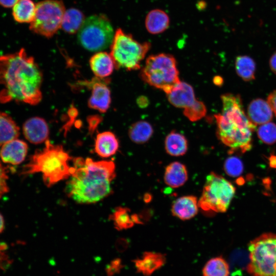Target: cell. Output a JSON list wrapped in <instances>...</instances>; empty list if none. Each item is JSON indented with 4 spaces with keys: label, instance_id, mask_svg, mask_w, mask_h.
Wrapping results in <instances>:
<instances>
[{
    "label": "cell",
    "instance_id": "obj_1",
    "mask_svg": "<svg viewBox=\"0 0 276 276\" xmlns=\"http://www.w3.org/2000/svg\"><path fill=\"white\" fill-rule=\"evenodd\" d=\"M42 82L39 67L24 49L0 56V84L4 86L0 91V102L36 105L42 99Z\"/></svg>",
    "mask_w": 276,
    "mask_h": 276
},
{
    "label": "cell",
    "instance_id": "obj_2",
    "mask_svg": "<svg viewBox=\"0 0 276 276\" xmlns=\"http://www.w3.org/2000/svg\"><path fill=\"white\" fill-rule=\"evenodd\" d=\"M74 170L66 182L65 192L76 202H97L110 194L111 182L116 176L113 162L94 161L78 157L73 159Z\"/></svg>",
    "mask_w": 276,
    "mask_h": 276
},
{
    "label": "cell",
    "instance_id": "obj_3",
    "mask_svg": "<svg viewBox=\"0 0 276 276\" xmlns=\"http://www.w3.org/2000/svg\"><path fill=\"white\" fill-rule=\"evenodd\" d=\"M222 109L214 117L217 124L219 140L233 151L242 153L251 149L252 134L256 125L246 114L239 95L225 94L221 96Z\"/></svg>",
    "mask_w": 276,
    "mask_h": 276
},
{
    "label": "cell",
    "instance_id": "obj_4",
    "mask_svg": "<svg viewBox=\"0 0 276 276\" xmlns=\"http://www.w3.org/2000/svg\"><path fill=\"white\" fill-rule=\"evenodd\" d=\"M72 157L61 145H54L47 140L45 147L35 152L22 171V175L41 173L43 181L48 187L68 178L74 168L70 166Z\"/></svg>",
    "mask_w": 276,
    "mask_h": 276
},
{
    "label": "cell",
    "instance_id": "obj_5",
    "mask_svg": "<svg viewBox=\"0 0 276 276\" xmlns=\"http://www.w3.org/2000/svg\"><path fill=\"white\" fill-rule=\"evenodd\" d=\"M140 74L144 82L162 90L166 95L180 82L176 60L169 54L149 56Z\"/></svg>",
    "mask_w": 276,
    "mask_h": 276
},
{
    "label": "cell",
    "instance_id": "obj_6",
    "mask_svg": "<svg viewBox=\"0 0 276 276\" xmlns=\"http://www.w3.org/2000/svg\"><path fill=\"white\" fill-rule=\"evenodd\" d=\"M150 48V42H139L119 28L114 33L110 54L116 68L136 70L140 68V63Z\"/></svg>",
    "mask_w": 276,
    "mask_h": 276
},
{
    "label": "cell",
    "instance_id": "obj_7",
    "mask_svg": "<svg viewBox=\"0 0 276 276\" xmlns=\"http://www.w3.org/2000/svg\"><path fill=\"white\" fill-rule=\"evenodd\" d=\"M247 270L252 276H276V234H264L248 245Z\"/></svg>",
    "mask_w": 276,
    "mask_h": 276
},
{
    "label": "cell",
    "instance_id": "obj_8",
    "mask_svg": "<svg viewBox=\"0 0 276 276\" xmlns=\"http://www.w3.org/2000/svg\"><path fill=\"white\" fill-rule=\"evenodd\" d=\"M236 192L233 185L222 176L211 172L206 177L198 206L206 213L226 212Z\"/></svg>",
    "mask_w": 276,
    "mask_h": 276
},
{
    "label": "cell",
    "instance_id": "obj_9",
    "mask_svg": "<svg viewBox=\"0 0 276 276\" xmlns=\"http://www.w3.org/2000/svg\"><path fill=\"white\" fill-rule=\"evenodd\" d=\"M114 35L108 18L103 14H96L85 19L78 31V40L89 51H101L111 44Z\"/></svg>",
    "mask_w": 276,
    "mask_h": 276
},
{
    "label": "cell",
    "instance_id": "obj_10",
    "mask_svg": "<svg viewBox=\"0 0 276 276\" xmlns=\"http://www.w3.org/2000/svg\"><path fill=\"white\" fill-rule=\"evenodd\" d=\"M65 9L61 1L44 0L36 5L34 20L30 29L46 37H52L61 28Z\"/></svg>",
    "mask_w": 276,
    "mask_h": 276
},
{
    "label": "cell",
    "instance_id": "obj_11",
    "mask_svg": "<svg viewBox=\"0 0 276 276\" xmlns=\"http://www.w3.org/2000/svg\"><path fill=\"white\" fill-rule=\"evenodd\" d=\"M108 79L96 77L86 85L91 89V95L88 101L89 107L105 112L111 102L110 91L107 85Z\"/></svg>",
    "mask_w": 276,
    "mask_h": 276
},
{
    "label": "cell",
    "instance_id": "obj_12",
    "mask_svg": "<svg viewBox=\"0 0 276 276\" xmlns=\"http://www.w3.org/2000/svg\"><path fill=\"white\" fill-rule=\"evenodd\" d=\"M22 131L26 139L30 143L38 144L45 142L49 134L45 121L39 117L28 119L23 124Z\"/></svg>",
    "mask_w": 276,
    "mask_h": 276
},
{
    "label": "cell",
    "instance_id": "obj_13",
    "mask_svg": "<svg viewBox=\"0 0 276 276\" xmlns=\"http://www.w3.org/2000/svg\"><path fill=\"white\" fill-rule=\"evenodd\" d=\"M28 146L24 141L14 139L2 146L0 156L3 162L12 165H18L25 159Z\"/></svg>",
    "mask_w": 276,
    "mask_h": 276
},
{
    "label": "cell",
    "instance_id": "obj_14",
    "mask_svg": "<svg viewBox=\"0 0 276 276\" xmlns=\"http://www.w3.org/2000/svg\"><path fill=\"white\" fill-rule=\"evenodd\" d=\"M167 96L172 105L183 109L191 106L197 100L192 86L186 82L181 81L167 94Z\"/></svg>",
    "mask_w": 276,
    "mask_h": 276
},
{
    "label": "cell",
    "instance_id": "obj_15",
    "mask_svg": "<svg viewBox=\"0 0 276 276\" xmlns=\"http://www.w3.org/2000/svg\"><path fill=\"white\" fill-rule=\"evenodd\" d=\"M198 201L196 196L187 195L177 198L172 203V215L182 220H189L196 215L198 211Z\"/></svg>",
    "mask_w": 276,
    "mask_h": 276
},
{
    "label": "cell",
    "instance_id": "obj_16",
    "mask_svg": "<svg viewBox=\"0 0 276 276\" xmlns=\"http://www.w3.org/2000/svg\"><path fill=\"white\" fill-rule=\"evenodd\" d=\"M273 112L267 101L261 98L253 100L247 108V117L255 125H261L270 122Z\"/></svg>",
    "mask_w": 276,
    "mask_h": 276
},
{
    "label": "cell",
    "instance_id": "obj_17",
    "mask_svg": "<svg viewBox=\"0 0 276 276\" xmlns=\"http://www.w3.org/2000/svg\"><path fill=\"white\" fill-rule=\"evenodd\" d=\"M165 255L161 253L146 251L142 256L134 261L139 272L146 276L152 274L159 269L166 262Z\"/></svg>",
    "mask_w": 276,
    "mask_h": 276
},
{
    "label": "cell",
    "instance_id": "obj_18",
    "mask_svg": "<svg viewBox=\"0 0 276 276\" xmlns=\"http://www.w3.org/2000/svg\"><path fill=\"white\" fill-rule=\"evenodd\" d=\"M170 18L164 10L154 9L146 15L145 28L148 33L156 35L164 32L170 26Z\"/></svg>",
    "mask_w": 276,
    "mask_h": 276
},
{
    "label": "cell",
    "instance_id": "obj_19",
    "mask_svg": "<svg viewBox=\"0 0 276 276\" xmlns=\"http://www.w3.org/2000/svg\"><path fill=\"white\" fill-rule=\"evenodd\" d=\"M91 70L95 76L105 78L113 72L115 64L110 54L100 52L94 54L89 60Z\"/></svg>",
    "mask_w": 276,
    "mask_h": 276
},
{
    "label": "cell",
    "instance_id": "obj_20",
    "mask_svg": "<svg viewBox=\"0 0 276 276\" xmlns=\"http://www.w3.org/2000/svg\"><path fill=\"white\" fill-rule=\"evenodd\" d=\"M119 147L118 140L111 132L105 131L97 135L95 151L101 157H108L114 154Z\"/></svg>",
    "mask_w": 276,
    "mask_h": 276
},
{
    "label": "cell",
    "instance_id": "obj_21",
    "mask_svg": "<svg viewBox=\"0 0 276 276\" xmlns=\"http://www.w3.org/2000/svg\"><path fill=\"white\" fill-rule=\"evenodd\" d=\"M188 178L187 169L183 164L174 162L166 167L164 179L166 184L170 187L179 188L186 183Z\"/></svg>",
    "mask_w": 276,
    "mask_h": 276
},
{
    "label": "cell",
    "instance_id": "obj_22",
    "mask_svg": "<svg viewBox=\"0 0 276 276\" xmlns=\"http://www.w3.org/2000/svg\"><path fill=\"white\" fill-rule=\"evenodd\" d=\"M165 148L167 153L171 156H182L188 150V141L182 134L172 131L166 137Z\"/></svg>",
    "mask_w": 276,
    "mask_h": 276
},
{
    "label": "cell",
    "instance_id": "obj_23",
    "mask_svg": "<svg viewBox=\"0 0 276 276\" xmlns=\"http://www.w3.org/2000/svg\"><path fill=\"white\" fill-rule=\"evenodd\" d=\"M19 135V128L8 114L0 111V146Z\"/></svg>",
    "mask_w": 276,
    "mask_h": 276
},
{
    "label": "cell",
    "instance_id": "obj_24",
    "mask_svg": "<svg viewBox=\"0 0 276 276\" xmlns=\"http://www.w3.org/2000/svg\"><path fill=\"white\" fill-rule=\"evenodd\" d=\"M36 5L32 0H19L13 6L12 16L20 23H31L34 20Z\"/></svg>",
    "mask_w": 276,
    "mask_h": 276
},
{
    "label": "cell",
    "instance_id": "obj_25",
    "mask_svg": "<svg viewBox=\"0 0 276 276\" xmlns=\"http://www.w3.org/2000/svg\"><path fill=\"white\" fill-rule=\"evenodd\" d=\"M84 20V16L81 11L77 9L70 8L65 11L61 28L66 33L74 34L79 31Z\"/></svg>",
    "mask_w": 276,
    "mask_h": 276
},
{
    "label": "cell",
    "instance_id": "obj_26",
    "mask_svg": "<svg viewBox=\"0 0 276 276\" xmlns=\"http://www.w3.org/2000/svg\"><path fill=\"white\" fill-rule=\"evenodd\" d=\"M153 129L151 125L145 121H138L133 124L129 129V136L136 144L147 142L152 136Z\"/></svg>",
    "mask_w": 276,
    "mask_h": 276
},
{
    "label": "cell",
    "instance_id": "obj_27",
    "mask_svg": "<svg viewBox=\"0 0 276 276\" xmlns=\"http://www.w3.org/2000/svg\"><path fill=\"white\" fill-rule=\"evenodd\" d=\"M235 69L238 75L245 81H251L255 78L256 63L248 56H239L236 58Z\"/></svg>",
    "mask_w": 276,
    "mask_h": 276
},
{
    "label": "cell",
    "instance_id": "obj_28",
    "mask_svg": "<svg viewBox=\"0 0 276 276\" xmlns=\"http://www.w3.org/2000/svg\"><path fill=\"white\" fill-rule=\"evenodd\" d=\"M202 274L203 276H229V265L221 257L213 258L204 266Z\"/></svg>",
    "mask_w": 276,
    "mask_h": 276
},
{
    "label": "cell",
    "instance_id": "obj_29",
    "mask_svg": "<svg viewBox=\"0 0 276 276\" xmlns=\"http://www.w3.org/2000/svg\"><path fill=\"white\" fill-rule=\"evenodd\" d=\"M110 218L118 230L129 228L137 222V218L130 214L129 209L122 207L118 208Z\"/></svg>",
    "mask_w": 276,
    "mask_h": 276
},
{
    "label": "cell",
    "instance_id": "obj_30",
    "mask_svg": "<svg viewBox=\"0 0 276 276\" xmlns=\"http://www.w3.org/2000/svg\"><path fill=\"white\" fill-rule=\"evenodd\" d=\"M257 134L264 143L273 144L276 142V124L270 122L260 125L257 129Z\"/></svg>",
    "mask_w": 276,
    "mask_h": 276
},
{
    "label": "cell",
    "instance_id": "obj_31",
    "mask_svg": "<svg viewBox=\"0 0 276 276\" xmlns=\"http://www.w3.org/2000/svg\"><path fill=\"white\" fill-rule=\"evenodd\" d=\"M206 113V108L204 104L199 100L191 106L183 110V114L191 121L195 122L202 119Z\"/></svg>",
    "mask_w": 276,
    "mask_h": 276
},
{
    "label": "cell",
    "instance_id": "obj_32",
    "mask_svg": "<svg viewBox=\"0 0 276 276\" xmlns=\"http://www.w3.org/2000/svg\"><path fill=\"white\" fill-rule=\"evenodd\" d=\"M223 167L226 174L233 177L240 176L243 171L242 162L239 158L234 156L225 160Z\"/></svg>",
    "mask_w": 276,
    "mask_h": 276
},
{
    "label": "cell",
    "instance_id": "obj_33",
    "mask_svg": "<svg viewBox=\"0 0 276 276\" xmlns=\"http://www.w3.org/2000/svg\"><path fill=\"white\" fill-rule=\"evenodd\" d=\"M8 178V175L7 169L0 162V198L9 191L7 184Z\"/></svg>",
    "mask_w": 276,
    "mask_h": 276
},
{
    "label": "cell",
    "instance_id": "obj_34",
    "mask_svg": "<svg viewBox=\"0 0 276 276\" xmlns=\"http://www.w3.org/2000/svg\"><path fill=\"white\" fill-rule=\"evenodd\" d=\"M6 247V244L0 243V269H5L11 263L5 252Z\"/></svg>",
    "mask_w": 276,
    "mask_h": 276
},
{
    "label": "cell",
    "instance_id": "obj_35",
    "mask_svg": "<svg viewBox=\"0 0 276 276\" xmlns=\"http://www.w3.org/2000/svg\"><path fill=\"white\" fill-rule=\"evenodd\" d=\"M101 118L97 116H90L88 119L89 132L93 133L100 122Z\"/></svg>",
    "mask_w": 276,
    "mask_h": 276
},
{
    "label": "cell",
    "instance_id": "obj_36",
    "mask_svg": "<svg viewBox=\"0 0 276 276\" xmlns=\"http://www.w3.org/2000/svg\"><path fill=\"white\" fill-rule=\"evenodd\" d=\"M267 102L276 117V90L269 95L267 98Z\"/></svg>",
    "mask_w": 276,
    "mask_h": 276
},
{
    "label": "cell",
    "instance_id": "obj_37",
    "mask_svg": "<svg viewBox=\"0 0 276 276\" xmlns=\"http://www.w3.org/2000/svg\"><path fill=\"white\" fill-rule=\"evenodd\" d=\"M19 0H0V5L4 8H9L13 6Z\"/></svg>",
    "mask_w": 276,
    "mask_h": 276
},
{
    "label": "cell",
    "instance_id": "obj_38",
    "mask_svg": "<svg viewBox=\"0 0 276 276\" xmlns=\"http://www.w3.org/2000/svg\"><path fill=\"white\" fill-rule=\"evenodd\" d=\"M269 65L271 71L276 74V52L271 56L269 60Z\"/></svg>",
    "mask_w": 276,
    "mask_h": 276
},
{
    "label": "cell",
    "instance_id": "obj_39",
    "mask_svg": "<svg viewBox=\"0 0 276 276\" xmlns=\"http://www.w3.org/2000/svg\"><path fill=\"white\" fill-rule=\"evenodd\" d=\"M137 104L141 107H145L148 104V101L145 97H141L137 99Z\"/></svg>",
    "mask_w": 276,
    "mask_h": 276
},
{
    "label": "cell",
    "instance_id": "obj_40",
    "mask_svg": "<svg viewBox=\"0 0 276 276\" xmlns=\"http://www.w3.org/2000/svg\"><path fill=\"white\" fill-rule=\"evenodd\" d=\"M213 82L215 84L220 86L223 83V79L220 76H216L214 78Z\"/></svg>",
    "mask_w": 276,
    "mask_h": 276
},
{
    "label": "cell",
    "instance_id": "obj_41",
    "mask_svg": "<svg viewBox=\"0 0 276 276\" xmlns=\"http://www.w3.org/2000/svg\"><path fill=\"white\" fill-rule=\"evenodd\" d=\"M4 228V220L2 215L0 214V233Z\"/></svg>",
    "mask_w": 276,
    "mask_h": 276
}]
</instances>
